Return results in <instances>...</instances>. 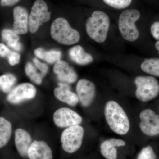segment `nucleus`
Segmentation results:
<instances>
[{
  "label": "nucleus",
  "instance_id": "nucleus-31",
  "mask_svg": "<svg viewBox=\"0 0 159 159\" xmlns=\"http://www.w3.org/2000/svg\"><path fill=\"white\" fill-rule=\"evenodd\" d=\"M20 0H1V5L2 6H12L15 5Z\"/></svg>",
  "mask_w": 159,
  "mask_h": 159
},
{
  "label": "nucleus",
  "instance_id": "nucleus-19",
  "mask_svg": "<svg viewBox=\"0 0 159 159\" xmlns=\"http://www.w3.org/2000/svg\"><path fill=\"white\" fill-rule=\"evenodd\" d=\"M12 133V126L8 120L0 117V148L6 146L9 142Z\"/></svg>",
  "mask_w": 159,
  "mask_h": 159
},
{
  "label": "nucleus",
  "instance_id": "nucleus-25",
  "mask_svg": "<svg viewBox=\"0 0 159 159\" xmlns=\"http://www.w3.org/2000/svg\"><path fill=\"white\" fill-rule=\"evenodd\" d=\"M107 5L116 9H123L129 6L132 0H103Z\"/></svg>",
  "mask_w": 159,
  "mask_h": 159
},
{
  "label": "nucleus",
  "instance_id": "nucleus-2",
  "mask_svg": "<svg viewBox=\"0 0 159 159\" xmlns=\"http://www.w3.org/2000/svg\"><path fill=\"white\" fill-rule=\"evenodd\" d=\"M109 26L108 15L103 11H96L87 20V33L95 41L102 43L107 37Z\"/></svg>",
  "mask_w": 159,
  "mask_h": 159
},
{
  "label": "nucleus",
  "instance_id": "nucleus-23",
  "mask_svg": "<svg viewBox=\"0 0 159 159\" xmlns=\"http://www.w3.org/2000/svg\"><path fill=\"white\" fill-rule=\"evenodd\" d=\"M16 78L12 74H7L0 77V88L4 93H8L11 90L16 82Z\"/></svg>",
  "mask_w": 159,
  "mask_h": 159
},
{
  "label": "nucleus",
  "instance_id": "nucleus-21",
  "mask_svg": "<svg viewBox=\"0 0 159 159\" xmlns=\"http://www.w3.org/2000/svg\"><path fill=\"white\" fill-rule=\"evenodd\" d=\"M34 54L40 59H43L47 62L53 64L60 60L61 52L56 50L46 51L42 48L36 49L34 51Z\"/></svg>",
  "mask_w": 159,
  "mask_h": 159
},
{
  "label": "nucleus",
  "instance_id": "nucleus-9",
  "mask_svg": "<svg viewBox=\"0 0 159 159\" xmlns=\"http://www.w3.org/2000/svg\"><path fill=\"white\" fill-rule=\"evenodd\" d=\"M36 93V89L33 84L24 83L17 85L9 92L7 100L12 104H19L34 99Z\"/></svg>",
  "mask_w": 159,
  "mask_h": 159
},
{
  "label": "nucleus",
  "instance_id": "nucleus-22",
  "mask_svg": "<svg viewBox=\"0 0 159 159\" xmlns=\"http://www.w3.org/2000/svg\"><path fill=\"white\" fill-rule=\"evenodd\" d=\"M141 68L145 73L159 77V58L145 59L141 64Z\"/></svg>",
  "mask_w": 159,
  "mask_h": 159
},
{
  "label": "nucleus",
  "instance_id": "nucleus-11",
  "mask_svg": "<svg viewBox=\"0 0 159 159\" xmlns=\"http://www.w3.org/2000/svg\"><path fill=\"white\" fill-rule=\"evenodd\" d=\"M76 91L81 105L84 107L89 106L96 94V87L93 83L84 78L80 79L77 82Z\"/></svg>",
  "mask_w": 159,
  "mask_h": 159
},
{
  "label": "nucleus",
  "instance_id": "nucleus-10",
  "mask_svg": "<svg viewBox=\"0 0 159 159\" xmlns=\"http://www.w3.org/2000/svg\"><path fill=\"white\" fill-rule=\"evenodd\" d=\"M140 128L143 134L148 136L159 134V116L149 109L144 110L140 114Z\"/></svg>",
  "mask_w": 159,
  "mask_h": 159
},
{
  "label": "nucleus",
  "instance_id": "nucleus-27",
  "mask_svg": "<svg viewBox=\"0 0 159 159\" xmlns=\"http://www.w3.org/2000/svg\"><path fill=\"white\" fill-rule=\"evenodd\" d=\"M33 62L37 68L40 71L41 74L42 75L43 77H45L48 71V65L44 63L40 62L36 58L33 59Z\"/></svg>",
  "mask_w": 159,
  "mask_h": 159
},
{
  "label": "nucleus",
  "instance_id": "nucleus-30",
  "mask_svg": "<svg viewBox=\"0 0 159 159\" xmlns=\"http://www.w3.org/2000/svg\"><path fill=\"white\" fill-rule=\"evenodd\" d=\"M11 51L4 44L0 43V56L2 57H8Z\"/></svg>",
  "mask_w": 159,
  "mask_h": 159
},
{
  "label": "nucleus",
  "instance_id": "nucleus-8",
  "mask_svg": "<svg viewBox=\"0 0 159 159\" xmlns=\"http://www.w3.org/2000/svg\"><path fill=\"white\" fill-rule=\"evenodd\" d=\"M53 122L57 127L66 128L82 123V117L68 107H61L55 111L53 116Z\"/></svg>",
  "mask_w": 159,
  "mask_h": 159
},
{
  "label": "nucleus",
  "instance_id": "nucleus-7",
  "mask_svg": "<svg viewBox=\"0 0 159 159\" xmlns=\"http://www.w3.org/2000/svg\"><path fill=\"white\" fill-rule=\"evenodd\" d=\"M51 12L48 11V6L43 0H37L31 8L29 17V27L30 32L34 33L37 31L43 23L48 21Z\"/></svg>",
  "mask_w": 159,
  "mask_h": 159
},
{
  "label": "nucleus",
  "instance_id": "nucleus-5",
  "mask_svg": "<svg viewBox=\"0 0 159 159\" xmlns=\"http://www.w3.org/2000/svg\"><path fill=\"white\" fill-rule=\"evenodd\" d=\"M137 89L135 96L143 102H148L157 97L159 94V84L152 76H139L135 79Z\"/></svg>",
  "mask_w": 159,
  "mask_h": 159
},
{
  "label": "nucleus",
  "instance_id": "nucleus-16",
  "mask_svg": "<svg viewBox=\"0 0 159 159\" xmlns=\"http://www.w3.org/2000/svg\"><path fill=\"white\" fill-rule=\"evenodd\" d=\"M13 29L17 34H26L28 31L29 17L27 10L21 6H17L13 10Z\"/></svg>",
  "mask_w": 159,
  "mask_h": 159
},
{
  "label": "nucleus",
  "instance_id": "nucleus-17",
  "mask_svg": "<svg viewBox=\"0 0 159 159\" xmlns=\"http://www.w3.org/2000/svg\"><path fill=\"white\" fill-rule=\"evenodd\" d=\"M125 141L120 139L112 138L104 141L100 145V152L106 159H117V150L116 147L125 146Z\"/></svg>",
  "mask_w": 159,
  "mask_h": 159
},
{
  "label": "nucleus",
  "instance_id": "nucleus-15",
  "mask_svg": "<svg viewBox=\"0 0 159 159\" xmlns=\"http://www.w3.org/2000/svg\"><path fill=\"white\" fill-rule=\"evenodd\" d=\"M32 142L30 134L22 128H18L15 132V145L18 152L23 157L28 155L29 147Z\"/></svg>",
  "mask_w": 159,
  "mask_h": 159
},
{
  "label": "nucleus",
  "instance_id": "nucleus-6",
  "mask_svg": "<svg viewBox=\"0 0 159 159\" xmlns=\"http://www.w3.org/2000/svg\"><path fill=\"white\" fill-rule=\"evenodd\" d=\"M84 133V129L80 125L66 128L61 136L63 150L68 153L77 152L82 145Z\"/></svg>",
  "mask_w": 159,
  "mask_h": 159
},
{
  "label": "nucleus",
  "instance_id": "nucleus-32",
  "mask_svg": "<svg viewBox=\"0 0 159 159\" xmlns=\"http://www.w3.org/2000/svg\"><path fill=\"white\" fill-rule=\"evenodd\" d=\"M155 48L157 49V50L158 51V53L159 54V40L155 44Z\"/></svg>",
  "mask_w": 159,
  "mask_h": 159
},
{
  "label": "nucleus",
  "instance_id": "nucleus-4",
  "mask_svg": "<svg viewBox=\"0 0 159 159\" xmlns=\"http://www.w3.org/2000/svg\"><path fill=\"white\" fill-rule=\"evenodd\" d=\"M140 16L139 11L134 9L125 10L120 14L119 20V31L126 40L134 42L139 38V32L135 23Z\"/></svg>",
  "mask_w": 159,
  "mask_h": 159
},
{
  "label": "nucleus",
  "instance_id": "nucleus-14",
  "mask_svg": "<svg viewBox=\"0 0 159 159\" xmlns=\"http://www.w3.org/2000/svg\"><path fill=\"white\" fill-rule=\"evenodd\" d=\"M58 87L54 90V96L61 102L71 106H75L79 102L77 94L71 91V88L68 83L60 82Z\"/></svg>",
  "mask_w": 159,
  "mask_h": 159
},
{
  "label": "nucleus",
  "instance_id": "nucleus-24",
  "mask_svg": "<svg viewBox=\"0 0 159 159\" xmlns=\"http://www.w3.org/2000/svg\"><path fill=\"white\" fill-rule=\"evenodd\" d=\"M25 72L27 76L32 82L38 85H39L42 82V75L38 72L37 69L31 63L28 62L26 64Z\"/></svg>",
  "mask_w": 159,
  "mask_h": 159
},
{
  "label": "nucleus",
  "instance_id": "nucleus-12",
  "mask_svg": "<svg viewBox=\"0 0 159 159\" xmlns=\"http://www.w3.org/2000/svg\"><path fill=\"white\" fill-rule=\"evenodd\" d=\"M27 157L29 159H53V152L45 141L35 140L29 147Z\"/></svg>",
  "mask_w": 159,
  "mask_h": 159
},
{
  "label": "nucleus",
  "instance_id": "nucleus-18",
  "mask_svg": "<svg viewBox=\"0 0 159 159\" xmlns=\"http://www.w3.org/2000/svg\"><path fill=\"white\" fill-rule=\"evenodd\" d=\"M69 55L72 61L80 65H86L93 61V56L87 53L80 45L72 47L69 51Z\"/></svg>",
  "mask_w": 159,
  "mask_h": 159
},
{
  "label": "nucleus",
  "instance_id": "nucleus-1",
  "mask_svg": "<svg viewBox=\"0 0 159 159\" xmlns=\"http://www.w3.org/2000/svg\"><path fill=\"white\" fill-rule=\"evenodd\" d=\"M104 115L111 129L119 135L127 134L130 128V122L127 115L118 102L111 100L106 104Z\"/></svg>",
  "mask_w": 159,
  "mask_h": 159
},
{
  "label": "nucleus",
  "instance_id": "nucleus-26",
  "mask_svg": "<svg viewBox=\"0 0 159 159\" xmlns=\"http://www.w3.org/2000/svg\"><path fill=\"white\" fill-rule=\"evenodd\" d=\"M156 155L152 148L150 146H147L142 148L138 155L137 159H156Z\"/></svg>",
  "mask_w": 159,
  "mask_h": 159
},
{
  "label": "nucleus",
  "instance_id": "nucleus-28",
  "mask_svg": "<svg viewBox=\"0 0 159 159\" xmlns=\"http://www.w3.org/2000/svg\"><path fill=\"white\" fill-rule=\"evenodd\" d=\"M9 62L10 65L13 66L17 64L20 62V55L18 53L15 52H10L8 56Z\"/></svg>",
  "mask_w": 159,
  "mask_h": 159
},
{
  "label": "nucleus",
  "instance_id": "nucleus-3",
  "mask_svg": "<svg viewBox=\"0 0 159 159\" xmlns=\"http://www.w3.org/2000/svg\"><path fill=\"white\" fill-rule=\"evenodd\" d=\"M51 33L52 38L57 42L66 45L75 44L79 41L80 34L70 25L65 19H56L51 25Z\"/></svg>",
  "mask_w": 159,
  "mask_h": 159
},
{
  "label": "nucleus",
  "instance_id": "nucleus-13",
  "mask_svg": "<svg viewBox=\"0 0 159 159\" xmlns=\"http://www.w3.org/2000/svg\"><path fill=\"white\" fill-rule=\"evenodd\" d=\"M53 71L57 78L63 82L72 84L76 82L77 75L74 69L64 61L60 60L55 62Z\"/></svg>",
  "mask_w": 159,
  "mask_h": 159
},
{
  "label": "nucleus",
  "instance_id": "nucleus-20",
  "mask_svg": "<svg viewBox=\"0 0 159 159\" xmlns=\"http://www.w3.org/2000/svg\"><path fill=\"white\" fill-rule=\"evenodd\" d=\"M2 34L3 39L9 47L15 51H20L21 50L22 45L19 42V36L15 31L10 29H4Z\"/></svg>",
  "mask_w": 159,
  "mask_h": 159
},
{
  "label": "nucleus",
  "instance_id": "nucleus-29",
  "mask_svg": "<svg viewBox=\"0 0 159 159\" xmlns=\"http://www.w3.org/2000/svg\"><path fill=\"white\" fill-rule=\"evenodd\" d=\"M151 32L155 39L159 40V22H155L152 25L151 27Z\"/></svg>",
  "mask_w": 159,
  "mask_h": 159
}]
</instances>
